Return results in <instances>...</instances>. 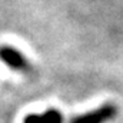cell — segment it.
Segmentation results:
<instances>
[{
	"mask_svg": "<svg viewBox=\"0 0 123 123\" xmlns=\"http://www.w3.org/2000/svg\"><path fill=\"white\" fill-rule=\"evenodd\" d=\"M117 115V107L112 103H106L94 110H90L87 113L74 116L66 123H107Z\"/></svg>",
	"mask_w": 123,
	"mask_h": 123,
	"instance_id": "cell-1",
	"label": "cell"
},
{
	"mask_svg": "<svg viewBox=\"0 0 123 123\" xmlns=\"http://www.w3.org/2000/svg\"><path fill=\"white\" fill-rule=\"evenodd\" d=\"M0 60L7 64V67L17 72H27L30 69V63L25 57V55H22L17 49L10 46L0 47Z\"/></svg>",
	"mask_w": 123,
	"mask_h": 123,
	"instance_id": "cell-2",
	"label": "cell"
},
{
	"mask_svg": "<svg viewBox=\"0 0 123 123\" xmlns=\"http://www.w3.org/2000/svg\"><path fill=\"white\" fill-rule=\"evenodd\" d=\"M23 123H66L64 116L57 109H47L39 115H29L25 117Z\"/></svg>",
	"mask_w": 123,
	"mask_h": 123,
	"instance_id": "cell-3",
	"label": "cell"
}]
</instances>
